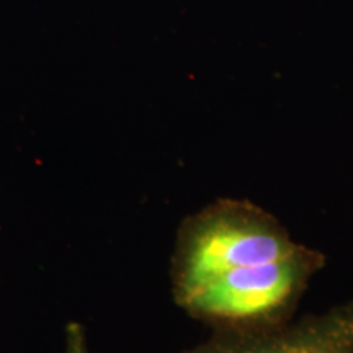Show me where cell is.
Wrapping results in <instances>:
<instances>
[{"mask_svg":"<svg viewBox=\"0 0 353 353\" xmlns=\"http://www.w3.org/2000/svg\"><path fill=\"white\" fill-rule=\"evenodd\" d=\"M324 263L254 203L218 200L180 226L172 290L183 311L214 330L275 327L291 319Z\"/></svg>","mask_w":353,"mask_h":353,"instance_id":"obj_1","label":"cell"},{"mask_svg":"<svg viewBox=\"0 0 353 353\" xmlns=\"http://www.w3.org/2000/svg\"><path fill=\"white\" fill-rule=\"evenodd\" d=\"M183 353H353V301L255 330H214Z\"/></svg>","mask_w":353,"mask_h":353,"instance_id":"obj_2","label":"cell"},{"mask_svg":"<svg viewBox=\"0 0 353 353\" xmlns=\"http://www.w3.org/2000/svg\"><path fill=\"white\" fill-rule=\"evenodd\" d=\"M64 353H90L85 330L77 322H70L68 327H65Z\"/></svg>","mask_w":353,"mask_h":353,"instance_id":"obj_3","label":"cell"}]
</instances>
